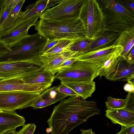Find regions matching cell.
Segmentation results:
<instances>
[{"mask_svg": "<svg viewBox=\"0 0 134 134\" xmlns=\"http://www.w3.org/2000/svg\"><path fill=\"white\" fill-rule=\"evenodd\" d=\"M70 96L55 106L47 122L51 134H68L89 118L100 114L94 100Z\"/></svg>", "mask_w": 134, "mask_h": 134, "instance_id": "cell-1", "label": "cell"}, {"mask_svg": "<svg viewBox=\"0 0 134 134\" xmlns=\"http://www.w3.org/2000/svg\"><path fill=\"white\" fill-rule=\"evenodd\" d=\"M34 26L37 33L47 40L73 41L86 37L83 25L78 18L60 21L40 19Z\"/></svg>", "mask_w": 134, "mask_h": 134, "instance_id": "cell-2", "label": "cell"}, {"mask_svg": "<svg viewBox=\"0 0 134 134\" xmlns=\"http://www.w3.org/2000/svg\"><path fill=\"white\" fill-rule=\"evenodd\" d=\"M104 29L102 31L120 33L134 27V14L114 0H102Z\"/></svg>", "mask_w": 134, "mask_h": 134, "instance_id": "cell-3", "label": "cell"}, {"mask_svg": "<svg viewBox=\"0 0 134 134\" xmlns=\"http://www.w3.org/2000/svg\"><path fill=\"white\" fill-rule=\"evenodd\" d=\"M46 41L37 33L29 35L9 46L10 51L0 56V62L25 61L38 57Z\"/></svg>", "mask_w": 134, "mask_h": 134, "instance_id": "cell-4", "label": "cell"}, {"mask_svg": "<svg viewBox=\"0 0 134 134\" xmlns=\"http://www.w3.org/2000/svg\"><path fill=\"white\" fill-rule=\"evenodd\" d=\"M78 18L83 25L86 37L88 39L94 40L103 30V13L96 0H84Z\"/></svg>", "mask_w": 134, "mask_h": 134, "instance_id": "cell-5", "label": "cell"}, {"mask_svg": "<svg viewBox=\"0 0 134 134\" xmlns=\"http://www.w3.org/2000/svg\"><path fill=\"white\" fill-rule=\"evenodd\" d=\"M100 66L98 64L76 60L56 73L54 79H59L61 82L93 81L98 76Z\"/></svg>", "mask_w": 134, "mask_h": 134, "instance_id": "cell-6", "label": "cell"}, {"mask_svg": "<svg viewBox=\"0 0 134 134\" xmlns=\"http://www.w3.org/2000/svg\"><path fill=\"white\" fill-rule=\"evenodd\" d=\"M44 68L39 57L29 60L0 62V80L23 78Z\"/></svg>", "mask_w": 134, "mask_h": 134, "instance_id": "cell-7", "label": "cell"}, {"mask_svg": "<svg viewBox=\"0 0 134 134\" xmlns=\"http://www.w3.org/2000/svg\"><path fill=\"white\" fill-rule=\"evenodd\" d=\"M40 94L20 91L0 92V109L15 111L31 107Z\"/></svg>", "mask_w": 134, "mask_h": 134, "instance_id": "cell-8", "label": "cell"}, {"mask_svg": "<svg viewBox=\"0 0 134 134\" xmlns=\"http://www.w3.org/2000/svg\"><path fill=\"white\" fill-rule=\"evenodd\" d=\"M84 1L62 0L55 6L48 9L41 14L40 18L60 21L78 18L79 11Z\"/></svg>", "mask_w": 134, "mask_h": 134, "instance_id": "cell-9", "label": "cell"}, {"mask_svg": "<svg viewBox=\"0 0 134 134\" xmlns=\"http://www.w3.org/2000/svg\"><path fill=\"white\" fill-rule=\"evenodd\" d=\"M40 14L36 15L24 21L0 35V40L9 46L17 43L29 35V29L31 26L35 25Z\"/></svg>", "mask_w": 134, "mask_h": 134, "instance_id": "cell-10", "label": "cell"}, {"mask_svg": "<svg viewBox=\"0 0 134 134\" xmlns=\"http://www.w3.org/2000/svg\"><path fill=\"white\" fill-rule=\"evenodd\" d=\"M51 86L28 84L21 78H11L0 80V92L20 91L40 94Z\"/></svg>", "mask_w": 134, "mask_h": 134, "instance_id": "cell-11", "label": "cell"}, {"mask_svg": "<svg viewBox=\"0 0 134 134\" xmlns=\"http://www.w3.org/2000/svg\"><path fill=\"white\" fill-rule=\"evenodd\" d=\"M118 46L113 44L77 55L76 56V60L97 64L100 66L111 56Z\"/></svg>", "mask_w": 134, "mask_h": 134, "instance_id": "cell-12", "label": "cell"}, {"mask_svg": "<svg viewBox=\"0 0 134 134\" xmlns=\"http://www.w3.org/2000/svg\"><path fill=\"white\" fill-rule=\"evenodd\" d=\"M49 0H39L28 5L25 11L20 12L18 17L10 26L4 30L7 31L20 23L38 14H41L46 9L51 7Z\"/></svg>", "mask_w": 134, "mask_h": 134, "instance_id": "cell-13", "label": "cell"}, {"mask_svg": "<svg viewBox=\"0 0 134 134\" xmlns=\"http://www.w3.org/2000/svg\"><path fill=\"white\" fill-rule=\"evenodd\" d=\"M68 96L59 92L57 86H54L43 91L34 101L31 107L35 109L42 108L60 100Z\"/></svg>", "mask_w": 134, "mask_h": 134, "instance_id": "cell-14", "label": "cell"}, {"mask_svg": "<svg viewBox=\"0 0 134 134\" xmlns=\"http://www.w3.org/2000/svg\"><path fill=\"white\" fill-rule=\"evenodd\" d=\"M25 122L24 118L18 114L15 111L2 110L0 112V134L23 126Z\"/></svg>", "mask_w": 134, "mask_h": 134, "instance_id": "cell-15", "label": "cell"}, {"mask_svg": "<svg viewBox=\"0 0 134 134\" xmlns=\"http://www.w3.org/2000/svg\"><path fill=\"white\" fill-rule=\"evenodd\" d=\"M134 78V63L130 64L121 56L114 72L107 79L110 81L128 82Z\"/></svg>", "mask_w": 134, "mask_h": 134, "instance_id": "cell-16", "label": "cell"}, {"mask_svg": "<svg viewBox=\"0 0 134 134\" xmlns=\"http://www.w3.org/2000/svg\"><path fill=\"white\" fill-rule=\"evenodd\" d=\"M77 53L64 50L60 52L53 54L41 55L39 58L45 69L50 71L55 69L65 60L76 56Z\"/></svg>", "mask_w": 134, "mask_h": 134, "instance_id": "cell-17", "label": "cell"}, {"mask_svg": "<svg viewBox=\"0 0 134 134\" xmlns=\"http://www.w3.org/2000/svg\"><path fill=\"white\" fill-rule=\"evenodd\" d=\"M120 34L108 31H102L84 49L81 54L103 48L113 44Z\"/></svg>", "mask_w": 134, "mask_h": 134, "instance_id": "cell-18", "label": "cell"}, {"mask_svg": "<svg viewBox=\"0 0 134 134\" xmlns=\"http://www.w3.org/2000/svg\"><path fill=\"white\" fill-rule=\"evenodd\" d=\"M106 117L115 124L127 126L134 125V113L124 109L105 110Z\"/></svg>", "mask_w": 134, "mask_h": 134, "instance_id": "cell-19", "label": "cell"}, {"mask_svg": "<svg viewBox=\"0 0 134 134\" xmlns=\"http://www.w3.org/2000/svg\"><path fill=\"white\" fill-rule=\"evenodd\" d=\"M61 83L71 89L84 100L91 97L96 89L95 82L93 81L61 82Z\"/></svg>", "mask_w": 134, "mask_h": 134, "instance_id": "cell-20", "label": "cell"}, {"mask_svg": "<svg viewBox=\"0 0 134 134\" xmlns=\"http://www.w3.org/2000/svg\"><path fill=\"white\" fill-rule=\"evenodd\" d=\"M123 50L122 47L119 46L111 56L107 60L98 70V76L107 79L115 71Z\"/></svg>", "mask_w": 134, "mask_h": 134, "instance_id": "cell-21", "label": "cell"}, {"mask_svg": "<svg viewBox=\"0 0 134 134\" xmlns=\"http://www.w3.org/2000/svg\"><path fill=\"white\" fill-rule=\"evenodd\" d=\"M113 44L122 46L121 56L125 58L134 44V27L127 28L120 33Z\"/></svg>", "mask_w": 134, "mask_h": 134, "instance_id": "cell-22", "label": "cell"}, {"mask_svg": "<svg viewBox=\"0 0 134 134\" xmlns=\"http://www.w3.org/2000/svg\"><path fill=\"white\" fill-rule=\"evenodd\" d=\"M54 76L50 71L44 68L21 79L28 84L51 85L54 79Z\"/></svg>", "mask_w": 134, "mask_h": 134, "instance_id": "cell-23", "label": "cell"}, {"mask_svg": "<svg viewBox=\"0 0 134 134\" xmlns=\"http://www.w3.org/2000/svg\"><path fill=\"white\" fill-rule=\"evenodd\" d=\"M25 0H20L14 7L6 19L0 25V32L10 26L13 24L18 17Z\"/></svg>", "mask_w": 134, "mask_h": 134, "instance_id": "cell-24", "label": "cell"}, {"mask_svg": "<svg viewBox=\"0 0 134 134\" xmlns=\"http://www.w3.org/2000/svg\"><path fill=\"white\" fill-rule=\"evenodd\" d=\"M92 40L86 37L72 41L65 50L77 53V55L81 53L83 51L92 41Z\"/></svg>", "mask_w": 134, "mask_h": 134, "instance_id": "cell-25", "label": "cell"}, {"mask_svg": "<svg viewBox=\"0 0 134 134\" xmlns=\"http://www.w3.org/2000/svg\"><path fill=\"white\" fill-rule=\"evenodd\" d=\"M126 99H116L109 96L106 101L107 110H114L124 108L126 105Z\"/></svg>", "mask_w": 134, "mask_h": 134, "instance_id": "cell-26", "label": "cell"}, {"mask_svg": "<svg viewBox=\"0 0 134 134\" xmlns=\"http://www.w3.org/2000/svg\"><path fill=\"white\" fill-rule=\"evenodd\" d=\"M72 41L67 39L60 40L53 47L42 55H47L58 53L62 51L69 45Z\"/></svg>", "mask_w": 134, "mask_h": 134, "instance_id": "cell-27", "label": "cell"}, {"mask_svg": "<svg viewBox=\"0 0 134 134\" xmlns=\"http://www.w3.org/2000/svg\"><path fill=\"white\" fill-rule=\"evenodd\" d=\"M76 60V56L72 57L65 60L62 64L50 72L54 75L62 69L69 66Z\"/></svg>", "mask_w": 134, "mask_h": 134, "instance_id": "cell-28", "label": "cell"}, {"mask_svg": "<svg viewBox=\"0 0 134 134\" xmlns=\"http://www.w3.org/2000/svg\"><path fill=\"white\" fill-rule=\"evenodd\" d=\"M126 98V105L124 109L134 113V93L128 92Z\"/></svg>", "mask_w": 134, "mask_h": 134, "instance_id": "cell-29", "label": "cell"}, {"mask_svg": "<svg viewBox=\"0 0 134 134\" xmlns=\"http://www.w3.org/2000/svg\"><path fill=\"white\" fill-rule=\"evenodd\" d=\"M57 88L59 92L68 96L79 97L71 89L63 84L61 83L57 86Z\"/></svg>", "mask_w": 134, "mask_h": 134, "instance_id": "cell-30", "label": "cell"}, {"mask_svg": "<svg viewBox=\"0 0 134 134\" xmlns=\"http://www.w3.org/2000/svg\"><path fill=\"white\" fill-rule=\"evenodd\" d=\"M59 40L56 39L47 40L46 43L41 52V55L53 47L59 42Z\"/></svg>", "mask_w": 134, "mask_h": 134, "instance_id": "cell-31", "label": "cell"}, {"mask_svg": "<svg viewBox=\"0 0 134 134\" xmlns=\"http://www.w3.org/2000/svg\"><path fill=\"white\" fill-rule=\"evenodd\" d=\"M121 127L120 131L116 134H134V125Z\"/></svg>", "mask_w": 134, "mask_h": 134, "instance_id": "cell-32", "label": "cell"}, {"mask_svg": "<svg viewBox=\"0 0 134 134\" xmlns=\"http://www.w3.org/2000/svg\"><path fill=\"white\" fill-rule=\"evenodd\" d=\"M10 47L0 40V56L10 51Z\"/></svg>", "mask_w": 134, "mask_h": 134, "instance_id": "cell-33", "label": "cell"}, {"mask_svg": "<svg viewBox=\"0 0 134 134\" xmlns=\"http://www.w3.org/2000/svg\"><path fill=\"white\" fill-rule=\"evenodd\" d=\"M125 58L127 62L130 64L134 63V46L130 50Z\"/></svg>", "mask_w": 134, "mask_h": 134, "instance_id": "cell-34", "label": "cell"}, {"mask_svg": "<svg viewBox=\"0 0 134 134\" xmlns=\"http://www.w3.org/2000/svg\"><path fill=\"white\" fill-rule=\"evenodd\" d=\"M123 88L126 91L128 92L134 93V85L128 82L124 86Z\"/></svg>", "mask_w": 134, "mask_h": 134, "instance_id": "cell-35", "label": "cell"}, {"mask_svg": "<svg viewBox=\"0 0 134 134\" xmlns=\"http://www.w3.org/2000/svg\"><path fill=\"white\" fill-rule=\"evenodd\" d=\"M124 3L126 7L133 13L134 12V1L132 0L125 1H124Z\"/></svg>", "mask_w": 134, "mask_h": 134, "instance_id": "cell-36", "label": "cell"}, {"mask_svg": "<svg viewBox=\"0 0 134 134\" xmlns=\"http://www.w3.org/2000/svg\"><path fill=\"white\" fill-rule=\"evenodd\" d=\"M30 123L24 125L22 128L18 132L17 134H26Z\"/></svg>", "mask_w": 134, "mask_h": 134, "instance_id": "cell-37", "label": "cell"}, {"mask_svg": "<svg viewBox=\"0 0 134 134\" xmlns=\"http://www.w3.org/2000/svg\"><path fill=\"white\" fill-rule=\"evenodd\" d=\"M36 126L34 123H30L26 134H33L35 131Z\"/></svg>", "mask_w": 134, "mask_h": 134, "instance_id": "cell-38", "label": "cell"}, {"mask_svg": "<svg viewBox=\"0 0 134 134\" xmlns=\"http://www.w3.org/2000/svg\"><path fill=\"white\" fill-rule=\"evenodd\" d=\"M5 0H0V17L6 7L5 4Z\"/></svg>", "mask_w": 134, "mask_h": 134, "instance_id": "cell-39", "label": "cell"}, {"mask_svg": "<svg viewBox=\"0 0 134 134\" xmlns=\"http://www.w3.org/2000/svg\"><path fill=\"white\" fill-rule=\"evenodd\" d=\"M81 134H95V132L93 131V130L91 129H89L87 130H84L80 129Z\"/></svg>", "mask_w": 134, "mask_h": 134, "instance_id": "cell-40", "label": "cell"}, {"mask_svg": "<svg viewBox=\"0 0 134 134\" xmlns=\"http://www.w3.org/2000/svg\"><path fill=\"white\" fill-rule=\"evenodd\" d=\"M17 133L18 132L15 129L8 130L2 134H17Z\"/></svg>", "mask_w": 134, "mask_h": 134, "instance_id": "cell-41", "label": "cell"}, {"mask_svg": "<svg viewBox=\"0 0 134 134\" xmlns=\"http://www.w3.org/2000/svg\"><path fill=\"white\" fill-rule=\"evenodd\" d=\"M2 111V110L1 109H0V112Z\"/></svg>", "mask_w": 134, "mask_h": 134, "instance_id": "cell-42", "label": "cell"}]
</instances>
